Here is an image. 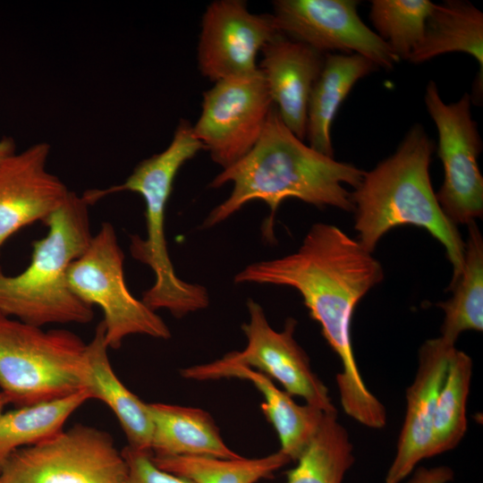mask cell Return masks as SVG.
<instances>
[{"instance_id": "3", "label": "cell", "mask_w": 483, "mask_h": 483, "mask_svg": "<svg viewBox=\"0 0 483 483\" xmlns=\"http://www.w3.org/2000/svg\"><path fill=\"white\" fill-rule=\"evenodd\" d=\"M433 143L419 124H414L396 151L365 172L351 193L359 242L372 252L393 228L411 225L426 229L445 249L453 267L451 289L459 279L465 243L455 225L443 212L429 174Z\"/></svg>"}, {"instance_id": "12", "label": "cell", "mask_w": 483, "mask_h": 483, "mask_svg": "<svg viewBox=\"0 0 483 483\" xmlns=\"http://www.w3.org/2000/svg\"><path fill=\"white\" fill-rule=\"evenodd\" d=\"M247 308L249 321L242 326L247 338L245 348L213 362L253 369L277 380L285 392L303 398L307 404L325 412L337 411L327 387L312 370L308 355L294 338L296 320L288 318L284 329L275 331L258 302L249 299Z\"/></svg>"}, {"instance_id": "9", "label": "cell", "mask_w": 483, "mask_h": 483, "mask_svg": "<svg viewBox=\"0 0 483 483\" xmlns=\"http://www.w3.org/2000/svg\"><path fill=\"white\" fill-rule=\"evenodd\" d=\"M470 103L465 93L457 102L446 104L433 80L427 85L425 104L438 132V157L444 168L436 196L454 225H470L483 213V177L478 164L482 143Z\"/></svg>"}, {"instance_id": "11", "label": "cell", "mask_w": 483, "mask_h": 483, "mask_svg": "<svg viewBox=\"0 0 483 483\" xmlns=\"http://www.w3.org/2000/svg\"><path fill=\"white\" fill-rule=\"evenodd\" d=\"M356 0H276L272 14L286 38L326 54L362 55L377 67L392 69L400 60L360 18Z\"/></svg>"}, {"instance_id": "16", "label": "cell", "mask_w": 483, "mask_h": 483, "mask_svg": "<svg viewBox=\"0 0 483 483\" xmlns=\"http://www.w3.org/2000/svg\"><path fill=\"white\" fill-rule=\"evenodd\" d=\"M261 53L258 69L273 105L285 126L304 140L309 95L323 69L325 54L282 33Z\"/></svg>"}, {"instance_id": "23", "label": "cell", "mask_w": 483, "mask_h": 483, "mask_svg": "<svg viewBox=\"0 0 483 483\" xmlns=\"http://www.w3.org/2000/svg\"><path fill=\"white\" fill-rule=\"evenodd\" d=\"M468 225L461 275L453 297L438 304L445 313L440 337L453 344L464 331L483 330V240L474 222Z\"/></svg>"}, {"instance_id": "4", "label": "cell", "mask_w": 483, "mask_h": 483, "mask_svg": "<svg viewBox=\"0 0 483 483\" xmlns=\"http://www.w3.org/2000/svg\"><path fill=\"white\" fill-rule=\"evenodd\" d=\"M204 149L184 119L178 123L168 147L140 162L127 179L105 190H90L83 196L92 205L104 197L121 191L140 194L145 203L146 236H131V257L150 267L154 284L142 294L152 310L166 309L175 318L206 309L209 295L201 284L182 280L175 273L167 250L165 220L174 179L180 168Z\"/></svg>"}, {"instance_id": "20", "label": "cell", "mask_w": 483, "mask_h": 483, "mask_svg": "<svg viewBox=\"0 0 483 483\" xmlns=\"http://www.w3.org/2000/svg\"><path fill=\"white\" fill-rule=\"evenodd\" d=\"M378 68L357 55H325L324 66L308 103L306 138L316 151L334 157L331 126L336 113L354 84Z\"/></svg>"}, {"instance_id": "14", "label": "cell", "mask_w": 483, "mask_h": 483, "mask_svg": "<svg viewBox=\"0 0 483 483\" xmlns=\"http://www.w3.org/2000/svg\"><path fill=\"white\" fill-rule=\"evenodd\" d=\"M50 146L34 144L0 162V250L21 228L45 222L71 191L47 169Z\"/></svg>"}, {"instance_id": "29", "label": "cell", "mask_w": 483, "mask_h": 483, "mask_svg": "<svg viewBox=\"0 0 483 483\" xmlns=\"http://www.w3.org/2000/svg\"><path fill=\"white\" fill-rule=\"evenodd\" d=\"M407 483H447L453 478V471L447 466L427 469L419 467L411 472Z\"/></svg>"}, {"instance_id": "15", "label": "cell", "mask_w": 483, "mask_h": 483, "mask_svg": "<svg viewBox=\"0 0 483 483\" xmlns=\"http://www.w3.org/2000/svg\"><path fill=\"white\" fill-rule=\"evenodd\" d=\"M455 344L440 336L427 340L419 350L415 377L406 390V412L394 458L385 483H401L424 459L431 458L436 403Z\"/></svg>"}, {"instance_id": "31", "label": "cell", "mask_w": 483, "mask_h": 483, "mask_svg": "<svg viewBox=\"0 0 483 483\" xmlns=\"http://www.w3.org/2000/svg\"><path fill=\"white\" fill-rule=\"evenodd\" d=\"M9 403L8 398L0 391V415L4 412V407Z\"/></svg>"}, {"instance_id": "5", "label": "cell", "mask_w": 483, "mask_h": 483, "mask_svg": "<svg viewBox=\"0 0 483 483\" xmlns=\"http://www.w3.org/2000/svg\"><path fill=\"white\" fill-rule=\"evenodd\" d=\"M89 206L83 196L70 191L45 221L47 235L33 242L29 266L14 275L0 267V312L41 327L92 320V306L72 292L67 277L71 264L93 236Z\"/></svg>"}, {"instance_id": "10", "label": "cell", "mask_w": 483, "mask_h": 483, "mask_svg": "<svg viewBox=\"0 0 483 483\" xmlns=\"http://www.w3.org/2000/svg\"><path fill=\"white\" fill-rule=\"evenodd\" d=\"M273 106L259 69L220 80L203 93L194 134L213 162L225 169L256 145Z\"/></svg>"}, {"instance_id": "30", "label": "cell", "mask_w": 483, "mask_h": 483, "mask_svg": "<svg viewBox=\"0 0 483 483\" xmlns=\"http://www.w3.org/2000/svg\"><path fill=\"white\" fill-rule=\"evenodd\" d=\"M15 152V144L13 140L10 138H3L0 140V162L7 156Z\"/></svg>"}, {"instance_id": "26", "label": "cell", "mask_w": 483, "mask_h": 483, "mask_svg": "<svg viewBox=\"0 0 483 483\" xmlns=\"http://www.w3.org/2000/svg\"><path fill=\"white\" fill-rule=\"evenodd\" d=\"M472 367L471 358L455 349L436 403L431 457L453 450L465 436Z\"/></svg>"}, {"instance_id": "27", "label": "cell", "mask_w": 483, "mask_h": 483, "mask_svg": "<svg viewBox=\"0 0 483 483\" xmlns=\"http://www.w3.org/2000/svg\"><path fill=\"white\" fill-rule=\"evenodd\" d=\"M434 4L429 0H373L369 17L394 55L408 61L423 38Z\"/></svg>"}, {"instance_id": "13", "label": "cell", "mask_w": 483, "mask_h": 483, "mask_svg": "<svg viewBox=\"0 0 483 483\" xmlns=\"http://www.w3.org/2000/svg\"><path fill=\"white\" fill-rule=\"evenodd\" d=\"M280 34L272 14L251 13L245 1H213L201 21L199 70L213 82L253 73L258 54Z\"/></svg>"}, {"instance_id": "6", "label": "cell", "mask_w": 483, "mask_h": 483, "mask_svg": "<svg viewBox=\"0 0 483 483\" xmlns=\"http://www.w3.org/2000/svg\"><path fill=\"white\" fill-rule=\"evenodd\" d=\"M86 348L69 330H44L0 312V391L21 407L81 390Z\"/></svg>"}, {"instance_id": "17", "label": "cell", "mask_w": 483, "mask_h": 483, "mask_svg": "<svg viewBox=\"0 0 483 483\" xmlns=\"http://www.w3.org/2000/svg\"><path fill=\"white\" fill-rule=\"evenodd\" d=\"M186 379L208 381L240 378L250 381L262 394L260 407L274 427L281 445L280 451L296 461L318 431L325 411L309 404L300 405L287 392L278 388L262 372L244 366L222 367L213 361L181 370Z\"/></svg>"}, {"instance_id": "25", "label": "cell", "mask_w": 483, "mask_h": 483, "mask_svg": "<svg viewBox=\"0 0 483 483\" xmlns=\"http://www.w3.org/2000/svg\"><path fill=\"white\" fill-rule=\"evenodd\" d=\"M155 464L193 483H257L273 478L291 462L280 450L258 458L225 459L208 456H155Z\"/></svg>"}, {"instance_id": "7", "label": "cell", "mask_w": 483, "mask_h": 483, "mask_svg": "<svg viewBox=\"0 0 483 483\" xmlns=\"http://www.w3.org/2000/svg\"><path fill=\"white\" fill-rule=\"evenodd\" d=\"M123 261L114 228L105 222L85 251L71 264L69 286L82 301L101 308L108 348H120L133 335L168 339L171 332L162 318L129 290Z\"/></svg>"}, {"instance_id": "24", "label": "cell", "mask_w": 483, "mask_h": 483, "mask_svg": "<svg viewBox=\"0 0 483 483\" xmlns=\"http://www.w3.org/2000/svg\"><path fill=\"white\" fill-rule=\"evenodd\" d=\"M286 472V483H342L354 462L353 446L337 411L325 412L320 426Z\"/></svg>"}, {"instance_id": "18", "label": "cell", "mask_w": 483, "mask_h": 483, "mask_svg": "<svg viewBox=\"0 0 483 483\" xmlns=\"http://www.w3.org/2000/svg\"><path fill=\"white\" fill-rule=\"evenodd\" d=\"M107 349L105 326L100 321L93 338L87 343L82 388L91 399L102 401L114 412L129 447L151 452L153 423L148 403L141 401L117 377L109 361Z\"/></svg>"}, {"instance_id": "2", "label": "cell", "mask_w": 483, "mask_h": 483, "mask_svg": "<svg viewBox=\"0 0 483 483\" xmlns=\"http://www.w3.org/2000/svg\"><path fill=\"white\" fill-rule=\"evenodd\" d=\"M364 174L352 164L336 161L304 144L285 126L273 106L252 149L222 169L209 183L214 189L232 183L233 189L229 197L208 213L202 226L213 227L247 203L261 200L270 210L263 233L271 241L275 212L284 200L297 199L318 208L353 212L351 193L343 184L355 189Z\"/></svg>"}, {"instance_id": "19", "label": "cell", "mask_w": 483, "mask_h": 483, "mask_svg": "<svg viewBox=\"0 0 483 483\" xmlns=\"http://www.w3.org/2000/svg\"><path fill=\"white\" fill-rule=\"evenodd\" d=\"M155 456L242 457L224 442L211 415L199 408L148 403Z\"/></svg>"}, {"instance_id": "21", "label": "cell", "mask_w": 483, "mask_h": 483, "mask_svg": "<svg viewBox=\"0 0 483 483\" xmlns=\"http://www.w3.org/2000/svg\"><path fill=\"white\" fill-rule=\"evenodd\" d=\"M462 52L474 57L483 83V13L472 4L447 0L435 4L428 15L423 38L408 61L419 64L440 55Z\"/></svg>"}, {"instance_id": "8", "label": "cell", "mask_w": 483, "mask_h": 483, "mask_svg": "<svg viewBox=\"0 0 483 483\" xmlns=\"http://www.w3.org/2000/svg\"><path fill=\"white\" fill-rule=\"evenodd\" d=\"M0 483H129L128 467L110 435L76 425L12 453Z\"/></svg>"}, {"instance_id": "28", "label": "cell", "mask_w": 483, "mask_h": 483, "mask_svg": "<svg viewBox=\"0 0 483 483\" xmlns=\"http://www.w3.org/2000/svg\"><path fill=\"white\" fill-rule=\"evenodd\" d=\"M122 453L128 467L129 483H193L192 481L158 468L151 452H142L126 446Z\"/></svg>"}, {"instance_id": "1", "label": "cell", "mask_w": 483, "mask_h": 483, "mask_svg": "<svg viewBox=\"0 0 483 483\" xmlns=\"http://www.w3.org/2000/svg\"><path fill=\"white\" fill-rule=\"evenodd\" d=\"M383 276L380 263L359 241L337 226L318 223L295 252L249 264L235 275L234 282L288 286L301 294L341 360L335 380L343 409L354 420H365L379 411L381 402L358 368L352 319L359 301Z\"/></svg>"}, {"instance_id": "22", "label": "cell", "mask_w": 483, "mask_h": 483, "mask_svg": "<svg viewBox=\"0 0 483 483\" xmlns=\"http://www.w3.org/2000/svg\"><path fill=\"white\" fill-rule=\"evenodd\" d=\"M91 399L84 389L21 406L0 415V469L15 451L42 443L62 432L66 419Z\"/></svg>"}]
</instances>
